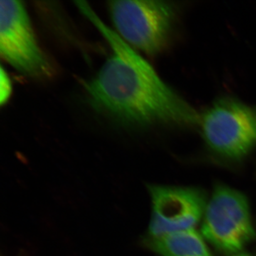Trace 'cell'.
<instances>
[{"instance_id":"8992f818","label":"cell","mask_w":256,"mask_h":256,"mask_svg":"<svg viewBox=\"0 0 256 256\" xmlns=\"http://www.w3.org/2000/svg\"><path fill=\"white\" fill-rule=\"evenodd\" d=\"M152 204L146 236L159 237L196 228L208 200L202 190L184 186L148 185Z\"/></svg>"},{"instance_id":"9c48e42d","label":"cell","mask_w":256,"mask_h":256,"mask_svg":"<svg viewBox=\"0 0 256 256\" xmlns=\"http://www.w3.org/2000/svg\"><path fill=\"white\" fill-rule=\"evenodd\" d=\"M232 256H250L248 255V254H236V255H234Z\"/></svg>"},{"instance_id":"ba28073f","label":"cell","mask_w":256,"mask_h":256,"mask_svg":"<svg viewBox=\"0 0 256 256\" xmlns=\"http://www.w3.org/2000/svg\"><path fill=\"white\" fill-rule=\"evenodd\" d=\"M12 92L11 79L4 70V67L0 69V104L1 106L6 104L11 97Z\"/></svg>"},{"instance_id":"277c9868","label":"cell","mask_w":256,"mask_h":256,"mask_svg":"<svg viewBox=\"0 0 256 256\" xmlns=\"http://www.w3.org/2000/svg\"><path fill=\"white\" fill-rule=\"evenodd\" d=\"M200 124L207 146L222 158L240 160L256 146V112L235 99L216 101Z\"/></svg>"},{"instance_id":"5b68a950","label":"cell","mask_w":256,"mask_h":256,"mask_svg":"<svg viewBox=\"0 0 256 256\" xmlns=\"http://www.w3.org/2000/svg\"><path fill=\"white\" fill-rule=\"evenodd\" d=\"M0 53L26 76L46 79L53 76L54 67L37 42L22 2L0 1Z\"/></svg>"},{"instance_id":"52a82bcc","label":"cell","mask_w":256,"mask_h":256,"mask_svg":"<svg viewBox=\"0 0 256 256\" xmlns=\"http://www.w3.org/2000/svg\"><path fill=\"white\" fill-rule=\"evenodd\" d=\"M143 244L160 256H214L206 240L196 228L159 237L146 236Z\"/></svg>"},{"instance_id":"6da1fadb","label":"cell","mask_w":256,"mask_h":256,"mask_svg":"<svg viewBox=\"0 0 256 256\" xmlns=\"http://www.w3.org/2000/svg\"><path fill=\"white\" fill-rule=\"evenodd\" d=\"M77 8L108 42L112 54L86 82L92 105L130 126L156 124L196 126L200 116L170 88L146 60L109 28L86 2Z\"/></svg>"},{"instance_id":"3957f363","label":"cell","mask_w":256,"mask_h":256,"mask_svg":"<svg viewBox=\"0 0 256 256\" xmlns=\"http://www.w3.org/2000/svg\"><path fill=\"white\" fill-rule=\"evenodd\" d=\"M201 233L224 254H237L256 238L248 198L224 185L214 190L202 218Z\"/></svg>"},{"instance_id":"7a4b0ae2","label":"cell","mask_w":256,"mask_h":256,"mask_svg":"<svg viewBox=\"0 0 256 256\" xmlns=\"http://www.w3.org/2000/svg\"><path fill=\"white\" fill-rule=\"evenodd\" d=\"M108 4L118 34L130 46L156 54L168 45L175 18L172 5L150 0H118Z\"/></svg>"}]
</instances>
